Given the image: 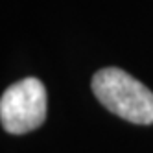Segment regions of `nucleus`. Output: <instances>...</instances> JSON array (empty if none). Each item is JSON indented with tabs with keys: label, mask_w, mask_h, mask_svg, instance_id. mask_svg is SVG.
Segmentation results:
<instances>
[{
	"label": "nucleus",
	"mask_w": 153,
	"mask_h": 153,
	"mask_svg": "<svg viewBox=\"0 0 153 153\" xmlns=\"http://www.w3.org/2000/svg\"><path fill=\"white\" fill-rule=\"evenodd\" d=\"M92 92L116 116L133 124H153V92L120 68H103L94 74Z\"/></svg>",
	"instance_id": "1"
},
{
	"label": "nucleus",
	"mask_w": 153,
	"mask_h": 153,
	"mask_svg": "<svg viewBox=\"0 0 153 153\" xmlns=\"http://www.w3.org/2000/svg\"><path fill=\"white\" fill-rule=\"evenodd\" d=\"M46 118V89L37 78H24L7 87L0 100V122L11 135H24Z\"/></svg>",
	"instance_id": "2"
}]
</instances>
